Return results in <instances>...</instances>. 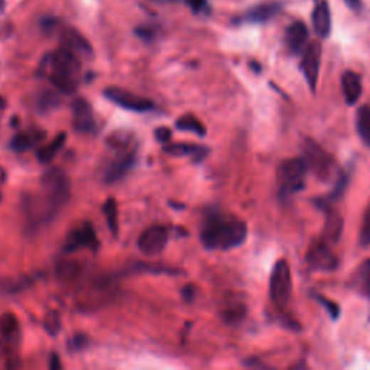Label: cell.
Masks as SVG:
<instances>
[{
	"label": "cell",
	"instance_id": "6da1fadb",
	"mask_svg": "<svg viewBox=\"0 0 370 370\" xmlns=\"http://www.w3.org/2000/svg\"><path fill=\"white\" fill-rule=\"evenodd\" d=\"M200 239L207 250H231L248 239V224L221 213L210 214L201 228Z\"/></svg>",
	"mask_w": 370,
	"mask_h": 370
},
{
	"label": "cell",
	"instance_id": "7a4b0ae2",
	"mask_svg": "<svg viewBox=\"0 0 370 370\" xmlns=\"http://www.w3.org/2000/svg\"><path fill=\"white\" fill-rule=\"evenodd\" d=\"M39 74L48 78L60 92L73 95L80 83V57L65 46H61V48L43 57L39 65Z\"/></svg>",
	"mask_w": 370,
	"mask_h": 370
},
{
	"label": "cell",
	"instance_id": "3957f363",
	"mask_svg": "<svg viewBox=\"0 0 370 370\" xmlns=\"http://www.w3.org/2000/svg\"><path fill=\"white\" fill-rule=\"evenodd\" d=\"M109 147L115 152L105 169V182L115 184L126 176L136 164V152L130 148L132 137L125 132L109 136Z\"/></svg>",
	"mask_w": 370,
	"mask_h": 370
},
{
	"label": "cell",
	"instance_id": "277c9868",
	"mask_svg": "<svg viewBox=\"0 0 370 370\" xmlns=\"http://www.w3.org/2000/svg\"><path fill=\"white\" fill-rule=\"evenodd\" d=\"M71 184L67 174L60 168L46 171L41 178V199L58 214L70 199Z\"/></svg>",
	"mask_w": 370,
	"mask_h": 370
},
{
	"label": "cell",
	"instance_id": "5b68a950",
	"mask_svg": "<svg viewBox=\"0 0 370 370\" xmlns=\"http://www.w3.org/2000/svg\"><path fill=\"white\" fill-rule=\"evenodd\" d=\"M308 166L304 158H291L278 166V184H280L281 200H287L304 190Z\"/></svg>",
	"mask_w": 370,
	"mask_h": 370
},
{
	"label": "cell",
	"instance_id": "8992f818",
	"mask_svg": "<svg viewBox=\"0 0 370 370\" xmlns=\"http://www.w3.org/2000/svg\"><path fill=\"white\" fill-rule=\"evenodd\" d=\"M302 154L308 169H311L319 181L327 182L339 175L334 158L312 139H305L302 144Z\"/></svg>",
	"mask_w": 370,
	"mask_h": 370
},
{
	"label": "cell",
	"instance_id": "52a82bcc",
	"mask_svg": "<svg viewBox=\"0 0 370 370\" xmlns=\"http://www.w3.org/2000/svg\"><path fill=\"white\" fill-rule=\"evenodd\" d=\"M292 275L287 260H278L272 269L269 281V295L278 308H284L291 297Z\"/></svg>",
	"mask_w": 370,
	"mask_h": 370
},
{
	"label": "cell",
	"instance_id": "ba28073f",
	"mask_svg": "<svg viewBox=\"0 0 370 370\" xmlns=\"http://www.w3.org/2000/svg\"><path fill=\"white\" fill-rule=\"evenodd\" d=\"M305 262L311 270L332 272L340 265L337 255L332 250L330 243L326 240L314 242L305 255Z\"/></svg>",
	"mask_w": 370,
	"mask_h": 370
},
{
	"label": "cell",
	"instance_id": "9c48e42d",
	"mask_svg": "<svg viewBox=\"0 0 370 370\" xmlns=\"http://www.w3.org/2000/svg\"><path fill=\"white\" fill-rule=\"evenodd\" d=\"M105 97L112 103L117 105L119 107L136 113H145L155 107V103L151 99L137 96L134 92H130L119 87H107L105 90Z\"/></svg>",
	"mask_w": 370,
	"mask_h": 370
},
{
	"label": "cell",
	"instance_id": "30bf717a",
	"mask_svg": "<svg viewBox=\"0 0 370 370\" xmlns=\"http://www.w3.org/2000/svg\"><path fill=\"white\" fill-rule=\"evenodd\" d=\"M99 239L95 231V227L90 221H84L78 227L73 228L64 243V253L70 255L81 249H90L96 252L99 249Z\"/></svg>",
	"mask_w": 370,
	"mask_h": 370
},
{
	"label": "cell",
	"instance_id": "8fae6325",
	"mask_svg": "<svg viewBox=\"0 0 370 370\" xmlns=\"http://www.w3.org/2000/svg\"><path fill=\"white\" fill-rule=\"evenodd\" d=\"M169 230L166 226L154 224L142 231L137 239V249L145 256H157L166 248Z\"/></svg>",
	"mask_w": 370,
	"mask_h": 370
},
{
	"label": "cell",
	"instance_id": "7c38bea8",
	"mask_svg": "<svg viewBox=\"0 0 370 370\" xmlns=\"http://www.w3.org/2000/svg\"><path fill=\"white\" fill-rule=\"evenodd\" d=\"M321 56H322V48L321 43L314 41L307 45V48L302 53V60L300 64V68L308 83L310 90L314 92L317 88L318 83V74H319V67H321Z\"/></svg>",
	"mask_w": 370,
	"mask_h": 370
},
{
	"label": "cell",
	"instance_id": "4fadbf2b",
	"mask_svg": "<svg viewBox=\"0 0 370 370\" xmlns=\"http://www.w3.org/2000/svg\"><path fill=\"white\" fill-rule=\"evenodd\" d=\"M282 11V4L281 2H263L252 6L248 9L240 18L239 22L242 23H250V25H260L272 21L278 14Z\"/></svg>",
	"mask_w": 370,
	"mask_h": 370
},
{
	"label": "cell",
	"instance_id": "5bb4252c",
	"mask_svg": "<svg viewBox=\"0 0 370 370\" xmlns=\"http://www.w3.org/2000/svg\"><path fill=\"white\" fill-rule=\"evenodd\" d=\"M311 22H312L314 32L319 38L326 39L330 36L333 22H332L330 4L327 0H315V6L311 14Z\"/></svg>",
	"mask_w": 370,
	"mask_h": 370
},
{
	"label": "cell",
	"instance_id": "9a60e30c",
	"mask_svg": "<svg viewBox=\"0 0 370 370\" xmlns=\"http://www.w3.org/2000/svg\"><path fill=\"white\" fill-rule=\"evenodd\" d=\"M74 129L80 133H91L96 129V119L91 105L85 99H75L73 102Z\"/></svg>",
	"mask_w": 370,
	"mask_h": 370
},
{
	"label": "cell",
	"instance_id": "2e32d148",
	"mask_svg": "<svg viewBox=\"0 0 370 370\" xmlns=\"http://www.w3.org/2000/svg\"><path fill=\"white\" fill-rule=\"evenodd\" d=\"M310 38V31L307 25L302 21H294L287 29H285V43L288 50L294 56H300L307 48Z\"/></svg>",
	"mask_w": 370,
	"mask_h": 370
},
{
	"label": "cell",
	"instance_id": "e0dca14e",
	"mask_svg": "<svg viewBox=\"0 0 370 370\" xmlns=\"http://www.w3.org/2000/svg\"><path fill=\"white\" fill-rule=\"evenodd\" d=\"M315 206L318 208H321L324 211V214H326V224H324V240L337 243L342 238L343 227H344L343 217L330 204H315Z\"/></svg>",
	"mask_w": 370,
	"mask_h": 370
},
{
	"label": "cell",
	"instance_id": "ac0fdd59",
	"mask_svg": "<svg viewBox=\"0 0 370 370\" xmlns=\"http://www.w3.org/2000/svg\"><path fill=\"white\" fill-rule=\"evenodd\" d=\"M61 46H65L70 51L77 54L80 58H91L92 57V48L90 42L75 29L68 28L64 29L61 33Z\"/></svg>",
	"mask_w": 370,
	"mask_h": 370
},
{
	"label": "cell",
	"instance_id": "d6986e66",
	"mask_svg": "<svg viewBox=\"0 0 370 370\" xmlns=\"http://www.w3.org/2000/svg\"><path fill=\"white\" fill-rule=\"evenodd\" d=\"M342 91L346 103L349 106H354L361 97V92H363L361 77L357 73L347 70L342 75Z\"/></svg>",
	"mask_w": 370,
	"mask_h": 370
},
{
	"label": "cell",
	"instance_id": "ffe728a7",
	"mask_svg": "<svg viewBox=\"0 0 370 370\" xmlns=\"http://www.w3.org/2000/svg\"><path fill=\"white\" fill-rule=\"evenodd\" d=\"M46 137V132L41 129H29L14 136L11 148L16 152H25L38 147Z\"/></svg>",
	"mask_w": 370,
	"mask_h": 370
},
{
	"label": "cell",
	"instance_id": "44dd1931",
	"mask_svg": "<svg viewBox=\"0 0 370 370\" xmlns=\"http://www.w3.org/2000/svg\"><path fill=\"white\" fill-rule=\"evenodd\" d=\"M164 151L172 157H191L194 162H203L210 152L207 147H200L196 144H171L166 145Z\"/></svg>",
	"mask_w": 370,
	"mask_h": 370
},
{
	"label": "cell",
	"instance_id": "7402d4cb",
	"mask_svg": "<svg viewBox=\"0 0 370 370\" xmlns=\"http://www.w3.org/2000/svg\"><path fill=\"white\" fill-rule=\"evenodd\" d=\"M0 336H2L6 344H18L21 339V326L15 314L4 312L0 315Z\"/></svg>",
	"mask_w": 370,
	"mask_h": 370
},
{
	"label": "cell",
	"instance_id": "603a6c76",
	"mask_svg": "<svg viewBox=\"0 0 370 370\" xmlns=\"http://www.w3.org/2000/svg\"><path fill=\"white\" fill-rule=\"evenodd\" d=\"M65 142H67V133H60V134H57L50 144H46V145L41 147V148L36 151V158H38V161H39V162H43V164L51 162V161L60 154V151H63V148L65 147Z\"/></svg>",
	"mask_w": 370,
	"mask_h": 370
},
{
	"label": "cell",
	"instance_id": "cb8c5ba5",
	"mask_svg": "<svg viewBox=\"0 0 370 370\" xmlns=\"http://www.w3.org/2000/svg\"><path fill=\"white\" fill-rule=\"evenodd\" d=\"M356 127L363 144L370 148V106L369 105L361 106L357 110Z\"/></svg>",
	"mask_w": 370,
	"mask_h": 370
},
{
	"label": "cell",
	"instance_id": "d4e9b609",
	"mask_svg": "<svg viewBox=\"0 0 370 370\" xmlns=\"http://www.w3.org/2000/svg\"><path fill=\"white\" fill-rule=\"evenodd\" d=\"M246 314L248 308L245 304L233 302L221 311V318L226 324H230V326H238V324H240L246 318Z\"/></svg>",
	"mask_w": 370,
	"mask_h": 370
},
{
	"label": "cell",
	"instance_id": "484cf974",
	"mask_svg": "<svg viewBox=\"0 0 370 370\" xmlns=\"http://www.w3.org/2000/svg\"><path fill=\"white\" fill-rule=\"evenodd\" d=\"M175 127L181 132H191L199 137H204L207 130L206 126L193 115H185L175 122Z\"/></svg>",
	"mask_w": 370,
	"mask_h": 370
},
{
	"label": "cell",
	"instance_id": "4316f807",
	"mask_svg": "<svg viewBox=\"0 0 370 370\" xmlns=\"http://www.w3.org/2000/svg\"><path fill=\"white\" fill-rule=\"evenodd\" d=\"M356 287L364 298L370 300V259L364 260L359 266V270L356 275Z\"/></svg>",
	"mask_w": 370,
	"mask_h": 370
},
{
	"label": "cell",
	"instance_id": "83f0119b",
	"mask_svg": "<svg viewBox=\"0 0 370 370\" xmlns=\"http://www.w3.org/2000/svg\"><path fill=\"white\" fill-rule=\"evenodd\" d=\"M103 213L107 221V227L112 231V235L116 238L119 233V210H117V203L113 197L107 199V201L103 206Z\"/></svg>",
	"mask_w": 370,
	"mask_h": 370
},
{
	"label": "cell",
	"instance_id": "f1b7e54d",
	"mask_svg": "<svg viewBox=\"0 0 370 370\" xmlns=\"http://www.w3.org/2000/svg\"><path fill=\"white\" fill-rule=\"evenodd\" d=\"M61 99L56 91H45L38 99V110L41 113H51L60 107Z\"/></svg>",
	"mask_w": 370,
	"mask_h": 370
},
{
	"label": "cell",
	"instance_id": "f546056e",
	"mask_svg": "<svg viewBox=\"0 0 370 370\" xmlns=\"http://www.w3.org/2000/svg\"><path fill=\"white\" fill-rule=\"evenodd\" d=\"M312 298L324 308L326 310V312L329 314V317L333 319V321H336V319H339L340 318V307H339V304H336L334 301H330L327 297H324V295H321V294H312Z\"/></svg>",
	"mask_w": 370,
	"mask_h": 370
},
{
	"label": "cell",
	"instance_id": "4dcf8cb0",
	"mask_svg": "<svg viewBox=\"0 0 370 370\" xmlns=\"http://www.w3.org/2000/svg\"><path fill=\"white\" fill-rule=\"evenodd\" d=\"M359 243L361 248H369L370 246V204L364 211L360 231H359Z\"/></svg>",
	"mask_w": 370,
	"mask_h": 370
},
{
	"label": "cell",
	"instance_id": "1f68e13d",
	"mask_svg": "<svg viewBox=\"0 0 370 370\" xmlns=\"http://www.w3.org/2000/svg\"><path fill=\"white\" fill-rule=\"evenodd\" d=\"M26 285L28 281L22 280V278H19V280H5V281H0V291L4 294H15L26 288Z\"/></svg>",
	"mask_w": 370,
	"mask_h": 370
},
{
	"label": "cell",
	"instance_id": "d6a6232c",
	"mask_svg": "<svg viewBox=\"0 0 370 370\" xmlns=\"http://www.w3.org/2000/svg\"><path fill=\"white\" fill-rule=\"evenodd\" d=\"M80 272V266L75 262H64L58 266V275L61 280H74V278L78 275Z\"/></svg>",
	"mask_w": 370,
	"mask_h": 370
},
{
	"label": "cell",
	"instance_id": "836d02e7",
	"mask_svg": "<svg viewBox=\"0 0 370 370\" xmlns=\"http://www.w3.org/2000/svg\"><path fill=\"white\" fill-rule=\"evenodd\" d=\"M137 269L144 272H152V273H179L178 269L171 268H162L161 265H145V263H137Z\"/></svg>",
	"mask_w": 370,
	"mask_h": 370
},
{
	"label": "cell",
	"instance_id": "e575fe53",
	"mask_svg": "<svg viewBox=\"0 0 370 370\" xmlns=\"http://www.w3.org/2000/svg\"><path fill=\"white\" fill-rule=\"evenodd\" d=\"M45 329L48 330L51 334H56L60 330V318L56 312L50 314L45 319Z\"/></svg>",
	"mask_w": 370,
	"mask_h": 370
},
{
	"label": "cell",
	"instance_id": "d590c367",
	"mask_svg": "<svg viewBox=\"0 0 370 370\" xmlns=\"http://www.w3.org/2000/svg\"><path fill=\"white\" fill-rule=\"evenodd\" d=\"M187 5L196 14H206L208 11V2H207V0H187Z\"/></svg>",
	"mask_w": 370,
	"mask_h": 370
},
{
	"label": "cell",
	"instance_id": "8d00e7d4",
	"mask_svg": "<svg viewBox=\"0 0 370 370\" xmlns=\"http://www.w3.org/2000/svg\"><path fill=\"white\" fill-rule=\"evenodd\" d=\"M155 137L158 139L159 142L168 144L171 141V137H172V132H171V129H168L165 126H161V127H158L155 130Z\"/></svg>",
	"mask_w": 370,
	"mask_h": 370
},
{
	"label": "cell",
	"instance_id": "74e56055",
	"mask_svg": "<svg viewBox=\"0 0 370 370\" xmlns=\"http://www.w3.org/2000/svg\"><path fill=\"white\" fill-rule=\"evenodd\" d=\"M194 294H196V290H194V287H191V285L184 287V290L181 291L182 298H184L185 301H189V302H191V301L194 300Z\"/></svg>",
	"mask_w": 370,
	"mask_h": 370
},
{
	"label": "cell",
	"instance_id": "f35d334b",
	"mask_svg": "<svg viewBox=\"0 0 370 370\" xmlns=\"http://www.w3.org/2000/svg\"><path fill=\"white\" fill-rule=\"evenodd\" d=\"M344 2H346V5H347L352 11H354V12H359V11L363 9L361 0H344Z\"/></svg>",
	"mask_w": 370,
	"mask_h": 370
},
{
	"label": "cell",
	"instance_id": "ab89813d",
	"mask_svg": "<svg viewBox=\"0 0 370 370\" xmlns=\"http://www.w3.org/2000/svg\"><path fill=\"white\" fill-rule=\"evenodd\" d=\"M50 367H51L53 370H57V369H61V367H63L58 354H56V353L51 354V359H50Z\"/></svg>",
	"mask_w": 370,
	"mask_h": 370
},
{
	"label": "cell",
	"instance_id": "60d3db41",
	"mask_svg": "<svg viewBox=\"0 0 370 370\" xmlns=\"http://www.w3.org/2000/svg\"><path fill=\"white\" fill-rule=\"evenodd\" d=\"M6 179H8V172L5 171V168L0 166V185L5 184Z\"/></svg>",
	"mask_w": 370,
	"mask_h": 370
},
{
	"label": "cell",
	"instance_id": "b9f144b4",
	"mask_svg": "<svg viewBox=\"0 0 370 370\" xmlns=\"http://www.w3.org/2000/svg\"><path fill=\"white\" fill-rule=\"evenodd\" d=\"M152 2H157V4H174V2H176V0H152Z\"/></svg>",
	"mask_w": 370,
	"mask_h": 370
},
{
	"label": "cell",
	"instance_id": "7bdbcfd3",
	"mask_svg": "<svg viewBox=\"0 0 370 370\" xmlns=\"http://www.w3.org/2000/svg\"><path fill=\"white\" fill-rule=\"evenodd\" d=\"M6 107V102H5V99L0 96V110H4Z\"/></svg>",
	"mask_w": 370,
	"mask_h": 370
},
{
	"label": "cell",
	"instance_id": "ee69618b",
	"mask_svg": "<svg viewBox=\"0 0 370 370\" xmlns=\"http://www.w3.org/2000/svg\"><path fill=\"white\" fill-rule=\"evenodd\" d=\"M4 352H5V346H4V343L0 342V357L4 356Z\"/></svg>",
	"mask_w": 370,
	"mask_h": 370
},
{
	"label": "cell",
	"instance_id": "f6af8a7d",
	"mask_svg": "<svg viewBox=\"0 0 370 370\" xmlns=\"http://www.w3.org/2000/svg\"><path fill=\"white\" fill-rule=\"evenodd\" d=\"M2 200H4V194H2V191H0V203H2Z\"/></svg>",
	"mask_w": 370,
	"mask_h": 370
}]
</instances>
